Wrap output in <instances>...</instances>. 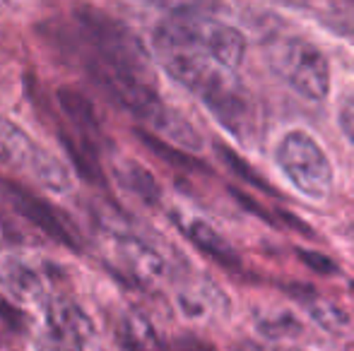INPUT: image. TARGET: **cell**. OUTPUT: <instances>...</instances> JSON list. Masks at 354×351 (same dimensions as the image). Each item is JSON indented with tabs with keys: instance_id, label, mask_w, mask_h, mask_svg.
I'll return each mask as SVG.
<instances>
[{
	"instance_id": "484cf974",
	"label": "cell",
	"mask_w": 354,
	"mask_h": 351,
	"mask_svg": "<svg viewBox=\"0 0 354 351\" xmlns=\"http://www.w3.org/2000/svg\"><path fill=\"white\" fill-rule=\"evenodd\" d=\"M118 344H121L123 351H154V349H149V347H145V344H140L138 339H133L131 334L126 332V330H121V332H118Z\"/></svg>"
},
{
	"instance_id": "7c38bea8",
	"label": "cell",
	"mask_w": 354,
	"mask_h": 351,
	"mask_svg": "<svg viewBox=\"0 0 354 351\" xmlns=\"http://www.w3.org/2000/svg\"><path fill=\"white\" fill-rule=\"evenodd\" d=\"M113 176H116L118 185H121L123 190L136 195L145 205H157V202L162 200V188H159L157 178L149 174L142 164H138V161H133V159L118 161V164L113 166Z\"/></svg>"
},
{
	"instance_id": "8fae6325",
	"label": "cell",
	"mask_w": 354,
	"mask_h": 351,
	"mask_svg": "<svg viewBox=\"0 0 354 351\" xmlns=\"http://www.w3.org/2000/svg\"><path fill=\"white\" fill-rule=\"evenodd\" d=\"M46 330L58 332L77 344H87L94 334V325L82 308L73 301L53 299L46 305Z\"/></svg>"
},
{
	"instance_id": "3957f363",
	"label": "cell",
	"mask_w": 354,
	"mask_h": 351,
	"mask_svg": "<svg viewBox=\"0 0 354 351\" xmlns=\"http://www.w3.org/2000/svg\"><path fill=\"white\" fill-rule=\"evenodd\" d=\"M152 43L157 51L183 48L205 53L229 70H239L246 56L243 34L210 14H169L154 27Z\"/></svg>"
},
{
	"instance_id": "6da1fadb",
	"label": "cell",
	"mask_w": 354,
	"mask_h": 351,
	"mask_svg": "<svg viewBox=\"0 0 354 351\" xmlns=\"http://www.w3.org/2000/svg\"><path fill=\"white\" fill-rule=\"evenodd\" d=\"M73 19L89 80L149 128L157 126L169 106L157 94L149 53L140 39L123 22L89 5L75 10Z\"/></svg>"
},
{
	"instance_id": "7402d4cb",
	"label": "cell",
	"mask_w": 354,
	"mask_h": 351,
	"mask_svg": "<svg viewBox=\"0 0 354 351\" xmlns=\"http://www.w3.org/2000/svg\"><path fill=\"white\" fill-rule=\"evenodd\" d=\"M337 123H340V130L345 132V137L354 145V97L347 99L340 108V116H337Z\"/></svg>"
},
{
	"instance_id": "83f0119b",
	"label": "cell",
	"mask_w": 354,
	"mask_h": 351,
	"mask_svg": "<svg viewBox=\"0 0 354 351\" xmlns=\"http://www.w3.org/2000/svg\"><path fill=\"white\" fill-rule=\"evenodd\" d=\"M280 351H301V349H280Z\"/></svg>"
},
{
	"instance_id": "e0dca14e",
	"label": "cell",
	"mask_w": 354,
	"mask_h": 351,
	"mask_svg": "<svg viewBox=\"0 0 354 351\" xmlns=\"http://www.w3.org/2000/svg\"><path fill=\"white\" fill-rule=\"evenodd\" d=\"M169 14H214L224 10V0H138Z\"/></svg>"
},
{
	"instance_id": "277c9868",
	"label": "cell",
	"mask_w": 354,
	"mask_h": 351,
	"mask_svg": "<svg viewBox=\"0 0 354 351\" xmlns=\"http://www.w3.org/2000/svg\"><path fill=\"white\" fill-rule=\"evenodd\" d=\"M275 161L289 183L311 200L328 197L333 188V164L323 147L308 132L292 130L280 140L275 150Z\"/></svg>"
},
{
	"instance_id": "5bb4252c",
	"label": "cell",
	"mask_w": 354,
	"mask_h": 351,
	"mask_svg": "<svg viewBox=\"0 0 354 351\" xmlns=\"http://www.w3.org/2000/svg\"><path fill=\"white\" fill-rule=\"evenodd\" d=\"M0 286H5L17 299L39 301L44 296V284L37 272L22 263H12V260L0 263Z\"/></svg>"
},
{
	"instance_id": "9a60e30c",
	"label": "cell",
	"mask_w": 354,
	"mask_h": 351,
	"mask_svg": "<svg viewBox=\"0 0 354 351\" xmlns=\"http://www.w3.org/2000/svg\"><path fill=\"white\" fill-rule=\"evenodd\" d=\"M29 176H32L41 188L56 192V195H66V192H71V188H73L71 171L66 169V164H63L61 159H56L53 154H48L46 150H39Z\"/></svg>"
},
{
	"instance_id": "30bf717a",
	"label": "cell",
	"mask_w": 354,
	"mask_h": 351,
	"mask_svg": "<svg viewBox=\"0 0 354 351\" xmlns=\"http://www.w3.org/2000/svg\"><path fill=\"white\" fill-rule=\"evenodd\" d=\"M41 147L10 118L0 116V166L10 171H32Z\"/></svg>"
},
{
	"instance_id": "d4e9b609",
	"label": "cell",
	"mask_w": 354,
	"mask_h": 351,
	"mask_svg": "<svg viewBox=\"0 0 354 351\" xmlns=\"http://www.w3.org/2000/svg\"><path fill=\"white\" fill-rule=\"evenodd\" d=\"M176 351H214V349L207 342H203V339L186 334V337L176 339Z\"/></svg>"
},
{
	"instance_id": "9c48e42d",
	"label": "cell",
	"mask_w": 354,
	"mask_h": 351,
	"mask_svg": "<svg viewBox=\"0 0 354 351\" xmlns=\"http://www.w3.org/2000/svg\"><path fill=\"white\" fill-rule=\"evenodd\" d=\"M58 106L66 113L68 123L73 126L75 132H63L66 137H73L77 142H84V145L97 147V140L102 135V128H99V118L94 113V106L82 92L71 87H61L56 92Z\"/></svg>"
},
{
	"instance_id": "2e32d148",
	"label": "cell",
	"mask_w": 354,
	"mask_h": 351,
	"mask_svg": "<svg viewBox=\"0 0 354 351\" xmlns=\"http://www.w3.org/2000/svg\"><path fill=\"white\" fill-rule=\"evenodd\" d=\"M214 150H217L219 159H222L224 164H227L229 169H232V174L241 178V181L246 183V185H251L253 190H258V192H266V195L282 197L280 192H277L275 188H272L270 183L266 181V178H263L261 174H256V171L251 169V164H246V159H241V157H239L234 150H229L227 145H214Z\"/></svg>"
},
{
	"instance_id": "cb8c5ba5",
	"label": "cell",
	"mask_w": 354,
	"mask_h": 351,
	"mask_svg": "<svg viewBox=\"0 0 354 351\" xmlns=\"http://www.w3.org/2000/svg\"><path fill=\"white\" fill-rule=\"evenodd\" d=\"M0 315H3V318L8 320L10 328H12V330H24V325H27V318H24V313L15 310L12 305L5 303L3 299H0Z\"/></svg>"
},
{
	"instance_id": "5b68a950",
	"label": "cell",
	"mask_w": 354,
	"mask_h": 351,
	"mask_svg": "<svg viewBox=\"0 0 354 351\" xmlns=\"http://www.w3.org/2000/svg\"><path fill=\"white\" fill-rule=\"evenodd\" d=\"M270 66L299 97L321 101L330 92V66L313 43L289 37L272 46Z\"/></svg>"
},
{
	"instance_id": "d6986e66",
	"label": "cell",
	"mask_w": 354,
	"mask_h": 351,
	"mask_svg": "<svg viewBox=\"0 0 354 351\" xmlns=\"http://www.w3.org/2000/svg\"><path fill=\"white\" fill-rule=\"evenodd\" d=\"M258 328L266 337H294L297 332H301L299 320L292 318L289 313H277L266 320H258Z\"/></svg>"
},
{
	"instance_id": "4fadbf2b",
	"label": "cell",
	"mask_w": 354,
	"mask_h": 351,
	"mask_svg": "<svg viewBox=\"0 0 354 351\" xmlns=\"http://www.w3.org/2000/svg\"><path fill=\"white\" fill-rule=\"evenodd\" d=\"M136 135L154 157H159L162 161H167V164L174 166V169L188 171V174H207V171H210L205 161H201L198 157H193L191 152L181 150V147L171 145V142L162 140V137L154 135V132L142 130V128H140V130H136Z\"/></svg>"
},
{
	"instance_id": "7a4b0ae2",
	"label": "cell",
	"mask_w": 354,
	"mask_h": 351,
	"mask_svg": "<svg viewBox=\"0 0 354 351\" xmlns=\"http://www.w3.org/2000/svg\"><path fill=\"white\" fill-rule=\"evenodd\" d=\"M157 53L171 80L196 94L229 132L243 135L251 121V101L236 77V70H229L219 61L198 51L167 48Z\"/></svg>"
},
{
	"instance_id": "44dd1931",
	"label": "cell",
	"mask_w": 354,
	"mask_h": 351,
	"mask_svg": "<svg viewBox=\"0 0 354 351\" xmlns=\"http://www.w3.org/2000/svg\"><path fill=\"white\" fill-rule=\"evenodd\" d=\"M299 260L306 267H311L313 272H318V274H333L337 270L330 258L316 253V250H299Z\"/></svg>"
},
{
	"instance_id": "603a6c76",
	"label": "cell",
	"mask_w": 354,
	"mask_h": 351,
	"mask_svg": "<svg viewBox=\"0 0 354 351\" xmlns=\"http://www.w3.org/2000/svg\"><path fill=\"white\" fill-rule=\"evenodd\" d=\"M12 243H22V234H19L8 221V217L0 212V245H12Z\"/></svg>"
},
{
	"instance_id": "ffe728a7",
	"label": "cell",
	"mask_w": 354,
	"mask_h": 351,
	"mask_svg": "<svg viewBox=\"0 0 354 351\" xmlns=\"http://www.w3.org/2000/svg\"><path fill=\"white\" fill-rule=\"evenodd\" d=\"M39 351H84V344H77L73 339L63 337V334L46 330L44 337L39 339Z\"/></svg>"
},
{
	"instance_id": "8992f818",
	"label": "cell",
	"mask_w": 354,
	"mask_h": 351,
	"mask_svg": "<svg viewBox=\"0 0 354 351\" xmlns=\"http://www.w3.org/2000/svg\"><path fill=\"white\" fill-rule=\"evenodd\" d=\"M0 197H3L19 217H24L29 224H34L39 231H44L48 239L66 245L68 250L80 253L82 243H80V236H77L75 224L63 214L61 210H58L56 205H51L46 197L27 190V188L19 185V183H15V181H5V178H0Z\"/></svg>"
},
{
	"instance_id": "52a82bcc",
	"label": "cell",
	"mask_w": 354,
	"mask_h": 351,
	"mask_svg": "<svg viewBox=\"0 0 354 351\" xmlns=\"http://www.w3.org/2000/svg\"><path fill=\"white\" fill-rule=\"evenodd\" d=\"M109 245H111L113 265L121 267L136 284H154L167 274L164 258L138 236L126 234V231H111Z\"/></svg>"
},
{
	"instance_id": "ac0fdd59",
	"label": "cell",
	"mask_w": 354,
	"mask_h": 351,
	"mask_svg": "<svg viewBox=\"0 0 354 351\" xmlns=\"http://www.w3.org/2000/svg\"><path fill=\"white\" fill-rule=\"evenodd\" d=\"M306 308H308V313H311V318L326 330H342L347 325L345 310H340L335 303H328V301H321V299H316V296H311V299L306 301Z\"/></svg>"
},
{
	"instance_id": "4316f807",
	"label": "cell",
	"mask_w": 354,
	"mask_h": 351,
	"mask_svg": "<svg viewBox=\"0 0 354 351\" xmlns=\"http://www.w3.org/2000/svg\"><path fill=\"white\" fill-rule=\"evenodd\" d=\"M234 351H266V349L258 347V344H253V342H243V344H239V347H234Z\"/></svg>"
},
{
	"instance_id": "ba28073f",
	"label": "cell",
	"mask_w": 354,
	"mask_h": 351,
	"mask_svg": "<svg viewBox=\"0 0 354 351\" xmlns=\"http://www.w3.org/2000/svg\"><path fill=\"white\" fill-rule=\"evenodd\" d=\"M174 221L186 234V239L196 248H201L207 258H212L214 263L227 267V270H239L241 267V260H239L236 250L232 248V243L222 234H217V229H212L207 221L196 219V217H178V214H174Z\"/></svg>"
}]
</instances>
